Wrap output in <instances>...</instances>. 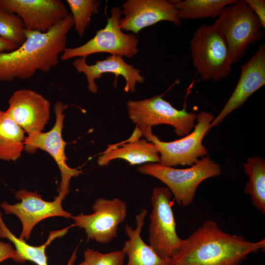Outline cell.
<instances>
[{"mask_svg": "<svg viewBox=\"0 0 265 265\" xmlns=\"http://www.w3.org/2000/svg\"><path fill=\"white\" fill-rule=\"evenodd\" d=\"M172 196L167 187H157L153 188L151 197L152 209L149 216V245L165 259L175 256L183 241L177 233Z\"/></svg>", "mask_w": 265, "mask_h": 265, "instance_id": "ba28073f", "label": "cell"}, {"mask_svg": "<svg viewBox=\"0 0 265 265\" xmlns=\"http://www.w3.org/2000/svg\"><path fill=\"white\" fill-rule=\"evenodd\" d=\"M5 111L27 134L42 132L50 119L51 104L40 93L28 89L14 92Z\"/></svg>", "mask_w": 265, "mask_h": 265, "instance_id": "5bb4252c", "label": "cell"}, {"mask_svg": "<svg viewBox=\"0 0 265 265\" xmlns=\"http://www.w3.org/2000/svg\"><path fill=\"white\" fill-rule=\"evenodd\" d=\"M73 17L74 29L80 37H82L89 27L91 17L99 12L102 3L97 0H67Z\"/></svg>", "mask_w": 265, "mask_h": 265, "instance_id": "cb8c5ba5", "label": "cell"}, {"mask_svg": "<svg viewBox=\"0 0 265 265\" xmlns=\"http://www.w3.org/2000/svg\"><path fill=\"white\" fill-rule=\"evenodd\" d=\"M147 214L146 209L140 211L135 216V229L128 224L125 225V232L129 239L125 242L122 250L128 257L126 265H170L171 259L159 257L141 238V233Z\"/></svg>", "mask_w": 265, "mask_h": 265, "instance_id": "d6986e66", "label": "cell"}, {"mask_svg": "<svg viewBox=\"0 0 265 265\" xmlns=\"http://www.w3.org/2000/svg\"><path fill=\"white\" fill-rule=\"evenodd\" d=\"M137 170L164 183L172 192L177 204L184 207L192 203L197 187L202 182L221 174L220 164L207 156L185 169L150 162L138 166Z\"/></svg>", "mask_w": 265, "mask_h": 265, "instance_id": "277c9868", "label": "cell"}, {"mask_svg": "<svg viewBox=\"0 0 265 265\" xmlns=\"http://www.w3.org/2000/svg\"><path fill=\"white\" fill-rule=\"evenodd\" d=\"M24 130L5 111L0 110V159L15 161L24 148Z\"/></svg>", "mask_w": 265, "mask_h": 265, "instance_id": "44dd1931", "label": "cell"}, {"mask_svg": "<svg viewBox=\"0 0 265 265\" xmlns=\"http://www.w3.org/2000/svg\"><path fill=\"white\" fill-rule=\"evenodd\" d=\"M0 37L18 47L26 39V30L21 18L17 14L0 8Z\"/></svg>", "mask_w": 265, "mask_h": 265, "instance_id": "d4e9b609", "label": "cell"}, {"mask_svg": "<svg viewBox=\"0 0 265 265\" xmlns=\"http://www.w3.org/2000/svg\"><path fill=\"white\" fill-rule=\"evenodd\" d=\"M18 47L13 43L6 40L0 37V53L13 51L17 49Z\"/></svg>", "mask_w": 265, "mask_h": 265, "instance_id": "f1b7e54d", "label": "cell"}, {"mask_svg": "<svg viewBox=\"0 0 265 265\" xmlns=\"http://www.w3.org/2000/svg\"><path fill=\"white\" fill-rule=\"evenodd\" d=\"M125 255L122 250L102 253L88 248L84 252V261L88 265H124Z\"/></svg>", "mask_w": 265, "mask_h": 265, "instance_id": "484cf974", "label": "cell"}, {"mask_svg": "<svg viewBox=\"0 0 265 265\" xmlns=\"http://www.w3.org/2000/svg\"><path fill=\"white\" fill-rule=\"evenodd\" d=\"M225 40L232 64L240 60L249 47L264 37L260 20L244 0L225 7L212 24Z\"/></svg>", "mask_w": 265, "mask_h": 265, "instance_id": "3957f363", "label": "cell"}, {"mask_svg": "<svg viewBox=\"0 0 265 265\" xmlns=\"http://www.w3.org/2000/svg\"><path fill=\"white\" fill-rule=\"evenodd\" d=\"M15 195L21 202L11 205L3 202L0 207L6 214H14L21 220L23 228L19 238L25 241L29 238L33 228L40 221L51 216L70 218L72 215L63 209L61 203L65 197L59 194L52 202L44 200L36 191L25 189L16 191Z\"/></svg>", "mask_w": 265, "mask_h": 265, "instance_id": "7c38bea8", "label": "cell"}, {"mask_svg": "<svg viewBox=\"0 0 265 265\" xmlns=\"http://www.w3.org/2000/svg\"><path fill=\"white\" fill-rule=\"evenodd\" d=\"M244 172L248 177L244 192L249 195L252 204L265 214V160L253 156L243 163Z\"/></svg>", "mask_w": 265, "mask_h": 265, "instance_id": "7402d4cb", "label": "cell"}, {"mask_svg": "<svg viewBox=\"0 0 265 265\" xmlns=\"http://www.w3.org/2000/svg\"><path fill=\"white\" fill-rule=\"evenodd\" d=\"M120 27L137 34L143 28L162 21L180 26L181 20L175 5L165 0H128L122 6Z\"/></svg>", "mask_w": 265, "mask_h": 265, "instance_id": "9a60e30c", "label": "cell"}, {"mask_svg": "<svg viewBox=\"0 0 265 265\" xmlns=\"http://www.w3.org/2000/svg\"><path fill=\"white\" fill-rule=\"evenodd\" d=\"M265 239L250 241L223 231L209 220L183 239L170 265H240L251 253L265 250Z\"/></svg>", "mask_w": 265, "mask_h": 265, "instance_id": "7a4b0ae2", "label": "cell"}, {"mask_svg": "<svg viewBox=\"0 0 265 265\" xmlns=\"http://www.w3.org/2000/svg\"><path fill=\"white\" fill-rule=\"evenodd\" d=\"M11 259L14 261L19 263V258L17 251L9 243H5L0 241V263Z\"/></svg>", "mask_w": 265, "mask_h": 265, "instance_id": "83f0119b", "label": "cell"}, {"mask_svg": "<svg viewBox=\"0 0 265 265\" xmlns=\"http://www.w3.org/2000/svg\"><path fill=\"white\" fill-rule=\"evenodd\" d=\"M0 8L19 16L26 31L46 32L69 14L61 0H0Z\"/></svg>", "mask_w": 265, "mask_h": 265, "instance_id": "4fadbf2b", "label": "cell"}, {"mask_svg": "<svg viewBox=\"0 0 265 265\" xmlns=\"http://www.w3.org/2000/svg\"><path fill=\"white\" fill-rule=\"evenodd\" d=\"M192 64L205 80L219 81L232 71V61L225 40L213 25H203L190 43Z\"/></svg>", "mask_w": 265, "mask_h": 265, "instance_id": "5b68a950", "label": "cell"}, {"mask_svg": "<svg viewBox=\"0 0 265 265\" xmlns=\"http://www.w3.org/2000/svg\"><path fill=\"white\" fill-rule=\"evenodd\" d=\"M70 227L59 231L51 232L47 241L39 246H34L27 244L26 241L17 238L4 224L0 211V238H6L11 241L15 247L19 258V263H24L28 260L37 265H48L47 257L45 254L46 247L55 238L65 235ZM77 249L72 253L67 265H74L77 259Z\"/></svg>", "mask_w": 265, "mask_h": 265, "instance_id": "ffe728a7", "label": "cell"}, {"mask_svg": "<svg viewBox=\"0 0 265 265\" xmlns=\"http://www.w3.org/2000/svg\"><path fill=\"white\" fill-rule=\"evenodd\" d=\"M86 57H79L73 62V65L78 73H83L86 77L88 90L92 93H96L98 86L95 80L102 77L104 73H112L115 77L114 81L115 87L117 85V79L122 76L126 80L124 91L126 92H135L137 83H142L145 81L144 77L141 75V70L129 64L122 56L111 55L102 60L96 61L95 64L89 65Z\"/></svg>", "mask_w": 265, "mask_h": 265, "instance_id": "e0dca14e", "label": "cell"}, {"mask_svg": "<svg viewBox=\"0 0 265 265\" xmlns=\"http://www.w3.org/2000/svg\"><path fill=\"white\" fill-rule=\"evenodd\" d=\"M110 12L105 28L98 30L92 38L80 46L66 47L60 59L67 60L75 57L86 58L90 54L99 53H107L129 58L136 55L139 52V40L135 34L125 33L120 27L121 8L114 7Z\"/></svg>", "mask_w": 265, "mask_h": 265, "instance_id": "9c48e42d", "label": "cell"}, {"mask_svg": "<svg viewBox=\"0 0 265 265\" xmlns=\"http://www.w3.org/2000/svg\"><path fill=\"white\" fill-rule=\"evenodd\" d=\"M79 265H88L84 261Z\"/></svg>", "mask_w": 265, "mask_h": 265, "instance_id": "f546056e", "label": "cell"}, {"mask_svg": "<svg viewBox=\"0 0 265 265\" xmlns=\"http://www.w3.org/2000/svg\"><path fill=\"white\" fill-rule=\"evenodd\" d=\"M236 0H176L174 4L182 20L217 18L223 9Z\"/></svg>", "mask_w": 265, "mask_h": 265, "instance_id": "603a6c76", "label": "cell"}, {"mask_svg": "<svg viewBox=\"0 0 265 265\" xmlns=\"http://www.w3.org/2000/svg\"><path fill=\"white\" fill-rule=\"evenodd\" d=\"M73 26L69 14L46 32L26 31V39L22 45L0 53V81L27 80L37 71L47 73L56 66Z\"/></svg>", "mask_w": 265, "mask_h": 265, "instance_id": "6da1fadb", "label": "cell"}, {"mask_svg": "<svg viewBox=\"0 0 265 265\" xmlns=\"http://www.w3.org/2000/svg\"><path fill=\"white\" fill-rule=\"evenodd\" d=\"M162 96L129 100L126 105L129 119L141 132L152 131L154 126L167 124L174 128V132L178 136L189 134L194 127L196 114L187 112L186 107L177 109Z\"/></svg>", "mask_w": 265, "mask_h": 265, "instance_id": "52a82bcc", "label": "cell"}, {"mask_svg": "<svg viewBox=\"0 0 265 265\" xmlns=\"http://www.w3.org/2000/svg\"><path fill=\"white\" fill-rule=\"evenodd\" d=\"M240 74L232 94L219 114L210 124V130L218 125L231 112L240 107L247 99L265 84V45L240 65Z\"/></svg>", "mask_w": 265, "mask_h": 265, "instance_id": "2e32d148", "label": "cell"}, {"mask_svg": "<svg viewBox=\"0 0 265 265\" xmlns=\"http://www.w3.org/2000/svg\"><path fill=\"white\" fill-rule=\"evenodd\" d=\"M214 119L211 112L201 111L196 114L197 123L193 131L180 139L170 142L161 141L152 131L141 132L147 140L156 146L160 155L159 164L166 167L190 166L197 163L199 158L207 156L208 153L202 140L208 133L210 124Z\"/></svg>", "mask_w": 265, "mask_h": 265, "instance_id": "8992f818", "label": "cell"}, {"mask_svg": "<svg viewBox=\"0 0 265 265\" xmlns=\"http://www.w3.org/2000/svg\"><path fill=\"white\" fill-rule=\"evenodd\" d=\"M69 106L58 101L55 102L53 109L55 122L52 129L45 132H39L26 137L24 150L34 154L38 149L48 153L56 162L61 173L59 194L65 197L69 191L70 181L73 177H78L81 171L70 167L66 163L65 149L67 143L62 137V130L65 115L63 111Z\"/></svg>", "mask_w": 265, "mask_h": 265, "instance_id": "30bf717a", "label": "cell"}, {"mask_svg": "<svg viewBox=\"0 0 265 265\" xmlns=\"http://www.w3.org/2000/svg\"><path fill=\"white\" fill-rule=\"evenodd\" d=\"M94 212L90 214L72 215L73 226L84 229L88 240L107 243L117 237L119 226L126 219V203L115 197L112 199L100 198L92 206Z\"/></svg>", "mask_w": 265, "mask_h": 265, "instance_id": "8fae6325", "label": "cell"}, {"mask_svg": "<svg viewBox=\"0 0 265 265\" xmlns=\"http://www.w3.org/2000/svg\"><path fill=\"white\" fill-rule=\"evenodd\" d=\"M142 134L135 126L130 137L121 142L108 145L97 159L100 166H105L116 159H123L131 165L144 163H159V155L153 142L146 139H140Z\"/></svg>", "mask_w": 265, "mask_h": 265, "instance_id": "ac0fdd59", "label": "cell"}, {"mask_svg": "<svg viewBox=\"0 0 265 265\" xmlns=\"http://www.w3.org/2000/svg\"><path fill=\"white\" fill-rule=\"evenodd\" d=\"M260 21L263 28L265 27V1L264 0H244Z\"/></svg>", "mask_w": 265, "mask_h": 265, "instance_id": "4316f807", "label": "cell"}]
</instances>
